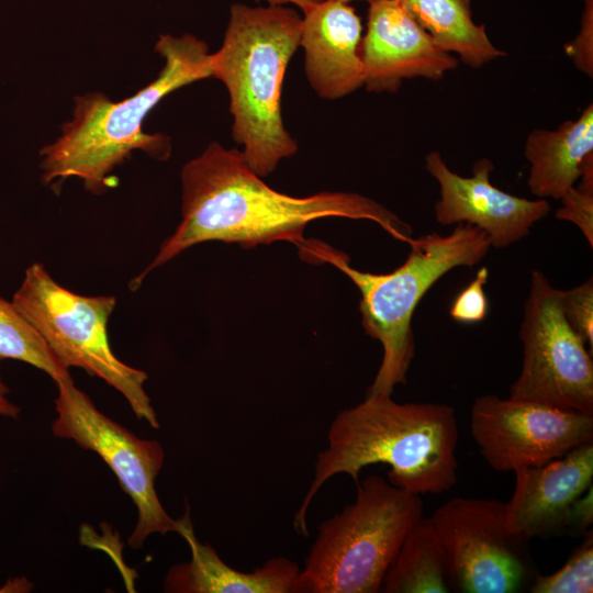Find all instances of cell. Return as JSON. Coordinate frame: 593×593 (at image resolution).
<instances>
[{
    "instance_id": "obj_1",
    "label": "cell",
    "mask_w": 593,
    "mask_h": 593,
    "mask_svg": "<svg viewBox=\"0 0 593 593\" xmlns=\"http://www.w3.org/2000/svg\"><path fill=\"white\" fill-rule=\"evenodd\" d=\"M181 221L161 244L134 288L155 268L186 249L219 240L253 248L275 242L298 246L305 260L313 240L303 237L306 225L324 217L368 220L392 237L410 243L413 228L371 198L342 191L292 197L267 186L237 148L212 142L180 174Z\"/></svg>"
},
{
    "instance_id": "obj_2",
    "label": "cell",
    "mask_w": 593,
    "mask_h": 593,
    "mask_svg": "<svg viewBox=\"0 0 593 593\" xmlns=\"http://www.w3.org/2000/svg\"><path fill=\"white\" fill-rule=\"evenodd\" d=\"M458 424L455 410L437 403H398L391 395H367L331 423L327 448L315 463L314 478L293 526L309 537L307 508L327 480L347 474L359 483L368 466L390 467L388 481L413 494H440L457 482Z\"/></svg>"
},
{
    "instance_id": "obj_3",
    "label": "cell",
    "mask_w": 593,
    "mask_h": 593,
    "mask_svg": "<svg viewBox=\"0 0 593 593\" xmlns=\"http://www.w3.org/2000/svg\"><path fill=\"white\" fill-rule=\"evenodd\" d=\"M155 51L164 67L155 80L135 94L114 102L101 92L76 97L71 119L60 136L41 149L45 184L77 177L86 190L100 194L110 187L109 175L136 149L157 160L171 155L167 135L143 131L147 114L169 93L212 77V53L192 34L160 35Z\"/></svg>"
},
{
    "instance_id": "obj_4",
    "label": "cell",
    "mask_w": 593,
    "mask_h": 593,
    "mask_svg": "<svg viewBox=\"0 0 593 593\" xmlns=\"http://www.w3.org/2000/svg\"><path fill=\"white\" fill-rule=\"evenodd\" d=\"M302 16L284 5L234 3L220 49L212 53V77L230 96L232 137L260 177L293 156L298 142L281 113L288 65L300 47Z\"/></svg>"
},
{
    "instance_id": "obj_5",
    "label": "cell",
    "mask_w": 593,
    "mask_h": 593,
    "mask_svg": "<svg viewBox=\"0 0 593 593\" xmlns=\"http://www.w3.org/2000/svg\"><path fill=\"white\" fill-rule=\"evenodd\" d=\"M405 261L387 273L363 272L349 265L342 251L320 244L317 261L344 272L360 292L361 324L379 340L383 356L367 395H391L406 374L415 356L412 318L425 293L445 273L480 262L491 248L485 232L469 223H457L451 233L436 232L412 238Z\"/></svg>"
},
{
    "instance_id": "obj_6",
    "label": "cell",
    "mask_w": 593,
    "mask_h": 593,
    "mask_svg": "<svg viewBox=\"0 0 593 593\" xmlns=\"http://www.w3.org/2000/svg\"><path fill=\"white\" fill-rule=\"evenodd\" d=\"M355 501L318 527L294 593H378L411 528L419 495L379 475L357 483Z\"/></svg>"
},
{
    "instance_id": "obj_7",
    "label": "cell",
    "mask_w": 593,
    "mask_h": 593,
    "mask_svg": "<svg viewBox=\"0 0 593 593\" xmlns=\"http://www.w3.org/2000/svg\"><path fill=\"white\" fill-rule=\"evenodd\" d=\"M11 302L67 369L78 367L104 380L126 399L138 418L159 428L144 390L146 372L122 362L110 346L108 323L114 296L75 293L34 262L26 268Z\"/></svg>"
},
{
    "instance_id": "obj_8",
    "label": "cell",
    "mask_w": 593,
    "mask_h": 593,
    "mask_svg": "<svg viewBox=\"0 0 593 593\" xmlns=\"http://www.w3.org/2000/svg\"><path fill=\"white\" fill-rule=\"evenodd\" d=\"M432 519L443 541L451 592H528L539 571L530 539L517 533L499 500L455 497Z\"/></svg>"
},
{
    "instance_id": "obj_9",
    "label": "cell",
    "mask_w": 593,
    "mask_h": 593,
    "mask_svg": "<svg viewBox=\"0 0 593 593\" xmlns=\"http://www.w3.org/2000/svg\"><path fill=\"white\" fill-rule=\"evenodd\" d=\"M523 365L510 398L593 414V360L567 322L561 290L533 270L519 329Z\"/></svg>"
},
{
    "instance_id": "obj_10",
    "label": "cell",
    "mask_w": 593,
    "mask_h": 593,
    "mask_svg": "<svg viewBox=\"0 0 593 593\" xmlns=\"http://www.w3.org/2000/svg\"><path fill=\"white\" fill-rule=\"evenodd\" d=\"M57 418L52 425L55 436L72 439L79 447L98 454L119 480L137 510V523L128 545L141 548L154 533L176 532L172 519L163 507L155 480L165 460L156 440L141 439L100 412L72 379L55 381Z\"/></svg>"
},
{
    "instance_id": "obj_11",
    "label": "cell",
    "mask_w": 593,
    "mask_h": 593,
    "mask_svg": "<svg viewBox=\"0 0 593 593\" xmlns=\"http://www.w3.org/2000/svg\"><path fill=\"white\" fill-rule=\"evenodd\" d=\"M470 426L481 455L497 471L541 466L593 441V414L494 394L474 401Z\"/></svg>"
},
{
    "instance_id": "obj_12",
    "label": "cell",
    "mask_w": 593,
    "mask_h": 593,
    "mask_svg": "<svg viewBox=\"0 0 593 593\" xmlns=\"http://www.w3.org/2000/svg\"><path fill=\"white\" fill-rule=\"evenodd\" d=\"M425 166L439 186L436 221L441 225L472 224L486 233L491 247H507L526 237L550 211L546 199L529 200L495 187L490 180L494 166L488 158L473 165L471 177L454 172L438 152L426 155Z\"/></svg>"
},
{
    "instance_id": "obj_13",
    "label": "cell",
    "mask_w": 593,
    "mask_h": 593,
    "mask_svg": "<svg viewBox=\"0 0 593 593\" xmlns=\"http://www.w3.org/2000/svg\"><path fill=\"white\" fill-rule=\"evenodd\" d=\"M363 86L369 92H396L403 80H439L458 60L440 49L399 0L369 2L361 41Z\"/></svg>"
},
{
    "instance_id": "obj_14",
    "label": "cell",
    "mask_w": 593,
    "mask_h": 593,
    "mask_svg": "<svg viewBox=\"0 0 593 593\" xmlns=\"http://www.w3.org/2000/svg\"><path fill=\"white\" fill-rule=\"evenodd\" d=\"M515 489L506 502L511 526L528 539L567 533L574 502L592 486L593 441L537 467L514 471Z\"/></svg>"
},
{
    "instance_id": "obj_15",
    "label": "cell",
    "mask_w": 593,
    "mask_h": 593,
    "mask_svg": "<svg viewBox=\"0 0 593 593\" xmlns=\"http://www.w3.org/2000/svg\"><path fill=\"white\" fill-rule=\"evenodd\" d=\"M362 31L361 19L348 2L323 0L303 13L304 71L318 97L336 100L363 86Z\"/></svg>"
},
{
    "instance_id": "obj_16",
    "label": "cell",
    "mask_w": 593,
    "mask_h": 593,
    "mask_svg": "<svg viewBox=\"0 0 593 593\" xmlns=\"http://www.w3.org/2000/svg\"><path fill=\"white\" fill-rule=\"evenodd\" d=\"M176 532L188 542L191 559L168 571L164 590L172 593H294L300 568L292 560L276 557L254 571L231 568L208 544L195 537L189 508L176 519Z\"/></svg>"
},
{
    "instance_id": "obj_17",
    "label": "cell",
    "mask_w": 593,
    "mask_h": 593,
    "mask_svg": "<svg viewBox=\"0 0 593 593\" xmlns=\"http://www.w3.org/2000/svg\"><path fill=\"white\" fill-rule=\"evenodd\" d=\"M524 153L530 164L527 184L532 193L539 199L560 200L593 155V104L553 131L534 130L526 138Z\"/></svg>"
},
{
    "instance_id": "obj_18",
    "label": "cell",
    "mask_w": 593,
    "mask_h": 593,
    "mask_svg": "<svg viewBox=\"0 0 593 593\" xmlns=\"http://www.w3.org/2000/svg\"><path fill=\"white\" fill-rule=\"evenodd\" d=\"M444 52L471 68L506 55L490 41L484 24L472 19L471 0H399Z\"/></svg>"
},
{
    "instance_id": "obj_19",
    "label": "cell",
    "mask_w": 593,
    "mask_h": 593,
    "mask_svg": "<svg viewBox=\"0 0 593 593\" xmlns=\"http://www.w3.org/2000/svg\"><path fill=\"white\" fill-rule=\"evenodd\" d=\"M380 592H451L445 548L432 517H421L411 528L384 575Z\"/></svg>"
},
{
    "instance_id": "obj_20",
    "label": "cell",
    "mask_w": 593,
    "mask_h": 593,
    "mask_svg": "<svg viewBox=\"0 0 593 593\" xmlns=\"http://www.w3.org/2000/svg\"><path fill=\"white\" fill-rule=\"evenodd\" d=\"M5 359L26 362L47 373L54 381L71 379L69 369L13 303L0 298V361Z\"/></svg>"
},
{
    "instance_id": "obj_21",
    "label": "cell",
    "mask_w": 593,
    "mask_h": 593,
    "mask_svg": "<svg viewBox=\"0 0 593 593\" xmlns=\"http://www.w3.org/2000/svg\"><path fill=\"white\" fill-rule=\"evenodd\" d=\"M532 593H592L593 592V532L590 530L556 572L538 573L529 588Z\"/></svg>"
},
{
    "instance_id": "obj_22",
    "label": "cell",
    "mask_w": 593,
    "mask_h": 593,
    "mask_svg": "<svg viewBox=\"0 0 593 593\" xmlns=\"http://www.w3.org/2000/svg\"><path fill=\"white\" fill-rule=\"evenodd\" d=\"M556 217L575 224L593 246V155L584 161L579 180L561 197Z\"/></svg>"
},
{
    "instance_id": "obj_23",
    "label": "cell",
    "mask_w": 593,
    "mask_h": 593,
    "mask_svg": "<svg viewBox=\"0 0 593 593\" xmlns=\"http://www.w3.org/2000/svg\"><path fill=\"white\" fill-rule=\"evenodd\" d=\"M563 315L583 342L593 348V280L569 290H561Z\"/></svg>"
},
{
    "instance_id": "obj_24",
    "label": "cell",
    "mask_w": 593,
    "mask_h": 593,
    "mask_svg": "<svg viewBox=\"0 0 593 593\" xmlns=\"http://www.w3.org/2000/svg\"><path fill=\"white\" fill-rule=\"evenodd\" d=\"M488 277L486 267H482L473 280L455 298L449 310V314L455 321L473 324L485 318L489 304L484 286Z\"/></svg>"
},
{
    "instance_id": "obj_25",
    "label": "cell",
    "mask_w": 593,
    "mask_h": 593,
    "mask_svg": "<svg viewBox=\"0 0 593 593\" xmlns=\"http://www.w3.org/2000/svg\"><path fill=\"white\" fill-rule=\"evenodd\" d=\"M567 54L588 76L593 75V1L585 0V9L577 37L566 45Z\"/></svg>"
},
{
    "instance_id": "obj_26",
    "label": "cell",
    "mask_w": 593,
    "mask_h": 593,
    "mask_svg": "<svg viewBox=\"0 0 593 593\" xmlns=\"http://www.w3.org/2000/svg\"><path fill=\"white\" fill-rule=\"evenodd\" d=\"M593 523V493L592 486L588 489L573 504L567 533L573 537H584L592 530Z\"/></svg>"
},
{
    "instance_id": "obj_27",
    "label": "cell",
    "mask_w": 593,
    "mask_h": 593,
    "mask_svg": "<svg viewBox=\"0 0 593 593\" xmlns=\"http://www.w3.org/2000/svg\"><path fill=\"white\" fill-rule=\"evenodd\" d=\"M9 389L0 377V415L16 418L20 409L8 399Z\"/></svg>"
},
{
    "instance_id": "obj_28",
    "label": "cell",
    "mask_w": 593,
    "mask_h": 593,
    "mask_svg": "<svg viewBox=\"0 0 593 593\" xmlns=\"http://www.w3.org/2000/svg\"><path fill=\"white\" fill-rule=\"evenodd\" d=\"M264 1H267L270 4H278V5L291 3V4L296 5L304 13L323 0H264Z\"/></svg>"
},
{
    "instance_id": "obj_29",
    "label": "cell",
    "mask_w": 593,
    "mask_h": 593,
    "mask_svg": "<svg viewBox=\"0 0 593 593\" xmlns=\"http://www.w3.org/2000/svg\"><path fill=\"white\" fill-rule=\"evenodd\" d=\"M340 1L350 3L351 1H355V0H340ZM365 1L372 2V1H376V0H365Z\"/></svg>"
}]
</instances>
